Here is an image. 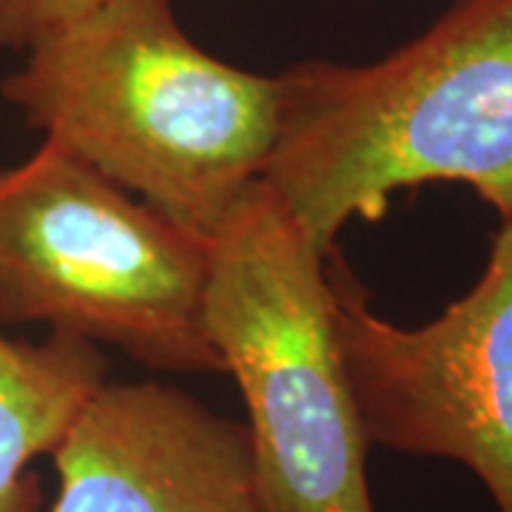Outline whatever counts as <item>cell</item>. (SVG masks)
<instances>
[{"label":"cell","mask_w":512,"mask_h":512,"mask_svg":"<svg viewBox=\"0 0 512 512\" xmlns=\"http://www.w3.org/2000/svg\"><path fill=\"white\" fill-rule=\"evenodd\" d=\"M328 274L342 362L370 444L444 458L512 512V217L461 299L419 328L387 322L345 262Z\"/></svg>","instance_id":"cell-5"},{"label":"cell","mask_w":512,"mask_h":512,"mask_svg":"<svg viewBox=\"0 0 512 512\" xmlns=\"http://www.w3.org/2000/svg\"><path fill=\"white\" fill-rule=\"evenodd\" d=\"M279 86L265 183L322 251L427 183L470 185L512 217V0H456L376 63H296Z\"/></svg>","instance_id":"cell-2"},{"label":"cell","mask_w":512,"mask_h":512,"mask_svg":"<svg viewBox=\"0 0 512 512\" xmlns=\"http://www.w3.org/2000/svg\"><path fill=\"white\" fill-rule=\"evenodd\" d=\"M23 120L180 228L208 239L265 180L279 74L200 49L171 0H100L0 83Z\"/></svg>","instance_id":"cell-1"},{"label":"cell","mask_w":512,"mask_h":512,"mask_svg":"<svg viewBox=\"0 0 512 512\" xmlns=\"http://www.w3.org/2000/svg\"><path fill=\"white\" fill-rule=\"evenodd\" d=\"M106 373L103 353L80 336L26 345L0 333V512L37 510L29 464L55 453Z\"/></svg>","instance_id":"cell-7"},{"label":"cell","mask_w":512,"mask_h":512,"mask_svg":"<svg viewBox=\"0 0 512 512\" xmlns=\"http://www.w3.org/2000/svg\"><path fill=\"white\" fill-rule=\"evenodd\" d=\"M100 0H0V49L26 52Z\"/></svg>","instance_id":"cell-8"},{"label":"cell","mask_w":512,"mask_h":512,"mask_svg":"<svg viewBox=\"0 0 512 512\" xmlns=\"http://www.w3.org/2000/svg\"><path fill=\"white\" fill-rule=\"evenodd\" d=\"M205 242V333L239 384L271 510L376 512L330 251L313 245L265 180Z\"/></svg>","instance_id":"cell-3"},{"label":"cell","mask_w":512,"mask_h":512,"mask_svg":"<svg viewBox=\"0 0 512 512\" xmlns=\"http://www.w3.org/2000/svg\"><path fill=\"white\" fill-rule=\"evenodd\" d=\"M208 242L43 140L0 168V319L106 342L168 373H222Z\"/></svg>","instance_id":"cell-4"},{"label":"cell","mask_w":512,"mask_h":512,"mask_svg":"<svg viewBox=\"0 0 512 512\" xmlns=\"http://www.w3.org/2000/svg\"><path fill=\"white\" fill-rule=\"evenodd\" d=\"M52 458L49 512H274L248 427L171 384L106 379Z\"/></svg>","instance_id":"cell-6"}]
</instances>
